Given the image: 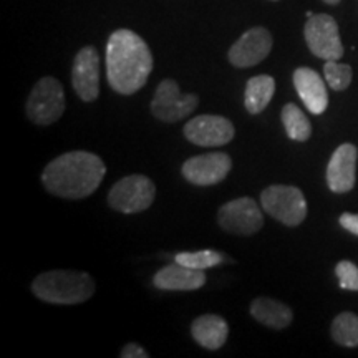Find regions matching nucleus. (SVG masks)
<instances>
[{
  "instance_id": "nucleus-1",
  "label": "nucleus",
  "mask_w": 358,
  "mask_h": 358,
  "mask_svg": "<svg viewBox=\"0 0 358 358\" xmlns=\"http://www.w3.org/2000/svg\"><path fill=\"white\" fill-rule=\"evenodd\" d=\"M153 70V55L140 35L120 29L106 43V77L120 95H133L145 87Z\"/></svg>"
},
{
  "instance_id": "nucleus-2",
  "label": "nucleus",
  "mask_w": 358,
  "mask_h": 358,
  "mask_svg": "<svg viewBox=\"0 0 358 358\" xmlns=\"http://www.w3.org/2000/svg\"><path fill=\"white\" fill-rule=\"evenodd\" d=\"M105 173L100 156L88 151H70L47 164L42 182L45 189L58 198L83 199L98 189Z\"/></svg>"
},
{
  "instance_id": "nucleus-3",
  "label": "nucleus",
  "mask_w": 358,
  "mask_h": 358,
  "mask_svg": "<svg viewBox=\"0 0 358 358\" xmlns=\"http://www.w3.org/2000/svg\"><path fill=\"white\" fill-rule=\"evenodd\" d=\"M95 280L87 272L48 271L32 284V292L40 301L58 306H75L87 302L95 294Z\"/></svg>"
},
{
  "instance_id": "nucleus-4",
  "label": "nucleus",
  "mask_w": 358,
  "mask_h": 358,
  "mask_svg": "<svg viewBox=\"0 0 358 358\" xmlns=\"http://www.w3.org/2000/svg\"><path fill=\"white\" fill-rule=\"evenodd\" d=\"M29 120L38 127L58 122L65 111V92L62 83L53 77L38 80L30 92L25 106Z\"/></svg>"
},
{
  "instance_id": "nucleus-5",
  "label": "nucleus",
  "mask_w": 358,
  "mask_h": 358,
  "mask_svg": "<svg viewBox=\"0 0 358 358\" xmlns=\"http://www.w3.org/2000/svg\"><path fill=\"white\" fill-rule=\"evenodd\" d=\"M261 204L268 216L290 227L302 224L307 216L306 196L295 186L274 185L266 187L261 194Z\"/></svg>"
},
{
  "instance_id": "nucleus-6",
  "label": "nucleus",
  "mask_w": 358,
  "mask_h": 358,
  "mask_svg": "<svg viewBox=\"0 0 358 358\" xmlns=\"http://www.w3.org/2000/svg\"><path fill=\"white\" fill-rule=\"evenodd\" d=\"M156 187L148 176L133 174L120 179L108 192V204L115 211L136 214L146 211L155 201Z\"/></svg>"
},
{
  "instance_id": "nucleus-7",
  "label": "nucleus",
  "mask_w": 358,
  "mask_h": 358,
  "mask_svg": "<svg viewBox=\"0 0 358 358\" xmlns=\"http://www.w3.org/2000/svg\"><path fill=\"white\" fill-rule=\"evenodd\" d=\"M198 95L182 93L174 80L166 78L156 88L155 98L151 101V113L159 122L176 123L198 108Z\"/></svg>"
},
{
  "instance_id": "nucleus-8",
  "label": "nucleus",
  "mask_w": 358,
  "mask_h": 358,
  "mask_svg": "<svg viewBox=\"0 0 358 358\" xmlns=\"http://www.w3.org/2000/svg\"><path fill=\"white\" fill-rule=\"evenodd\" d=\"M303 35H306L308 50L322 60H338L343 57L338 25L332 15L317 13V15L308 17Z\"/></svg>"
},
{
  "instance_id": "nucleus-9",
  "label": "nucleus",
  "mask_w": 358,
  "mask_h": 358,
  "mask_svg": "<svg viewBox=\"0 0 358 358\" xmlns=\"http://www.w3.org/2000/svg\"><path fill=\"white\" fill-rule=\"evenodd\" d=\"M217 222L231 234L252 236L262 229L264 214L252 198H237L221 206Z\"/></svg>"
},
{
  "instance_id": "nucleus-10",
  "label": "nucleus",
  "mask_w": 358,
  "mask_h": 358,
  "mask_svg": "<svg viewBox=\"0 0 358 358\" xmlns=\"http://www.w3.org/2000/svg\"><path fill=\"white\" fill-rule=\"evenodd\" d=\"M234 134V124L219 115H199L185 124L186 140L204 148L227 145L232 141Z\"/></svg>"
},
{
  "instance_id": "nucleus-11",
  "label": "nucleus",
  "mask_w": 358,
  "mask_h": 358,
  "mask_svg": "<svg viewBox=\"0 0 358 358\" xmlns=\"http://www.w3.org/2000/svg\"><path fill=\"white\" fill-rule=\"evenodd\" d=\"M71 85L80 100L92 103L100 95V57L95 47L88 45L77 53L71 69Z\"/></svg>"
},
{
  "instance_id": "nucleus-12",
  "label": "nucleus",
  "mask_w": 358,
  "mask_h": 358,
  "mask_svg": "<svg viewBox=\"0 0 358 358\" xmlns=\"http://www.w3.org/2000/svg\"><path fill=\"white\" fill-rule=\"evenodd\" d=\"M232 168V159L226 153L192 156L182 164L181 173L186 181L196 186H213L226 179Z\"/></svg>"
},
{
  "instance_id": "nucleus-13",
  "label": "nucleus",
  "mask_w": 358,
  "mask_h": 358,
  "mask_svg": "<svg viewBox=\"0 0 358 358\" xmlns=\"http://www.w3.org/2000/svg\"><path fill=\"white\" fill-rule=\"evenodd\" d=\"M272 35L264 27H254L241 35V38L229 48V62L237 69H249L266 60L272 50Z\"/></svg>"
},
{
  "instance_id": "nucleus-14",
  "label": "nucleus",
  "mask_w": 358,
  "mask_h": 358,
  "mask_svg": "<svg viewBox=\"0 0 358 358\" xmlns=\"http://www.w3.org/2000/svg\"><path fill=\"white\" fill-rule=\"evenodd\" d=\"M358 150L352 143H343L334 151L327 166V185L332 192H348L355 186Z\"/></svg>"
},
{
  "instance_id": "nucleus-15",
  "label": "nucleus",
  "mask_w": 358,
  "mask_h": 358,
  "mask_svg": "<svg viewBox=\"0 0 358 358\" xmlns=\"http://www.w3.org/2000/svg\"><path fill=\"white\" fill-rule=\"evenodd\" d=\"M294 87L312 115L325 113L329 106V93H327L325 82L315 70L307 69V66L295 70Z\"/></svg>"
},
{
  "instance_id": "nucleus-16",
  "label": "nucleus",
  "mask_w": 358,
  "mask_h": 358,
  "mask_svg": "<svg viewBox=\"0 0 358 358\" xmlns=\"http://www.w3.org/2000/svg\"><path fill=\"white\" fill-rule=\"evenodd\" d=\"M153 284L161 290H198L206 284V274L199 268L174 262L156 272Z\"/></svg>"
},
{
  "instance_id": "nucleus-17",
  "label": "nucleus",
  "mask_w": 358,
  "mask_h": 358,
  "mask_svg": "<svg viewBox=\"0 0 358 358\" xmlns=\"http://www.w3.org/2000/svg\"><path fill=\"white\" fill-rule=\"evenodd\" d=\"M191 334L201 347L208 348V350H219L226 343L229 327L222 317L216 313H206L192 322Z\"/></svg>"
},
{
  "instance_id": "nucleus-18",
  "label": "nucleus",
  "mask_w": 358,
  "mask_h": 358,
  "mask_svg": "<svg viewBox=\"0 0 358 358\" xmlns=\"http://www.w3.org/2000/svg\"><path fill=\"white\" fill-rule=\"evenodd\" d=\"M250 315L259 324L268 327V329L282 330L290 325L294 319V313L289 306L268 297H259L250 303Z\"/></svg>"
},
{
  "instance_id": "nucleus-19",
  "label": "nucleus",
  "mask_w": 358,
  "mask_h": 358,
  "mask_svg": "<svg viewBox=\"0 0 358 358\" xmlns=\"http://www.w3.org/2000/svg\"><path fill=\"white\" fill-rule=\"evenodd\" d=\"M275 93V80L271 75H257L245 85L244 105L250 115H259L267 108Z\"/></svg>"
},
{
  "instance_id": "nucleus-20",
  "label": "nucleus",
  "mask_w": 358,
  "mask_h": 358,
  "mask_svg": "<svg viewBox=\"0 0 358 358\" xmlns=\"http://www.w3.org/2000/svg\"><path fill=\"white\" fill-rule=\"evenodd\" d=\"M282 123L285 133L294 141H307L312 134V127L306 113L295 103H287L282 108Z\"/></svg>"
},
{
  "instance_id": "nucleus-21",
  "label": "nucleus",
  "mask_w": 358,
  "mask_h": 358,
  "mask_svg": "<svg viewBox=\"0 0 358 358\" xmlns=\"http://www.w3.org/2000/svg\"><path fill=\"white\" fill-rule=\"evenodd\" d=\"M332 338L342 347H358V315L343 312L335 317L332 322Z\"/></svg>"
},
{
  "instance_id": "nucleus-22",
  "label": "nucleus",
  "mask_w": 358,
  "mask_h": 358,
  "mask_svg": "<svg viewBox=\"0 0 358 358\" xmlns=\"http://www.w3.org/2000/svg\"><path fill=\"white\" fill-rule=\"evenodd\" d=\"M174 259H176V262L182 264V266L199 268V271H206V268L219 266V264L224 262L222 254L211 249L198 250V252H181Z\"/></svg>"
},
{
  "instance_id": "nucleus-23",
  "label": "nucleus",
  "mask_w": 358,
  "mask_h": 358,
  "mask_svg": "<svg viewBox=\"0 0 358 358\" xmlns=\"http://www.w3.org/2000/svg\"><path fill=\"white\" fill-rule=\"evenodd\" d=\"M324 73L329 87L335 92H343V90L350 87L353 77L350 65L338 64L337 60H327L324 65Z\"/></svg>"
},
{
  "instance_id": "nucleus-24",
  "label": "nucleus",
  "mask_w": 358,
  "mask_h": 358,
  "mask_svg": "<svg viewBox=\"0 0 358 358\" xmlns=\"http://www.w3.org/2000/svg\"><path fill=\"white\" fill-rule=\"evenodd\" d=\"M335 274L338 277L340 287L358 292V267L350 261H340L335 267Z\"/></svg>"
},
{
  "instance_id": "nucleus-25",
  "label": "nucleus",
  "mask_w": 358,
  "mask_h": 358,
  "mask_svg": "<svg viewBox=\"0 0 358 358\" xmlns=\"http://www.w3.org/2000/svg\"><path fill=\"white\" fill-rule=\"evenodd\" d=\"M340 226L343 229L352 232V234L358 236V214H352V213H343L338 219Z\"/></svg>"
},
{
  "instance_id": "nucleus-26",
  "label": "nucleus",
  "mask_w": 358,
  "mask_h": 358,
  "mask_svg": "<svg viewBox=\"0 0 358 358\" xmlns=\"http://www.w3.org/2000/svg\"><path fill=\"white\" fill-rule=\"evenodd\" d=\"M150 355L143 350L140 345L136 343H128L127 347H123L122 350V358H148Z\"/></svg>"
},
{
  "instance_id": "nucleus-27",
  "label": "nucleus",
  "mask_w": 358,
  "mask_h": 358,
  "mask_svg": "<svg viewBox=\"0 0 358 358\" xmlns=\"http://www.w3.org/2000/svg\"><path fill=\"white\" fill-rule=\"evenodd\" d=\"M325 3H329V6H337L340 0H324Z\"/></svg>"
}]
</instances>
